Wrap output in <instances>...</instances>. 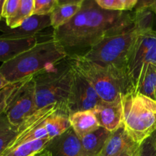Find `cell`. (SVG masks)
Listing matches in <instances>:
<instances>
[{
    "label": "cell",
    "instance_id": "83f0119b",
    "mask_svg": "<svg viewBox=\"0 0 156 156\" xmlns=\"http://www.w3.org/2000/svg\"><path fill=\"white\" fill-rule=\"evenodd\" d=\"M140 146L141 145H136L133 147L125 149L114 156H140Z\"/></svg>",
    "mask_w": 156,
    "mask_h": 156
},
{
    "label": "cell",
    "instance_id": "ac0fdd59",
    "mask_svg": "<svg viewBox=\"0 0 156 156\" xmlns=\"http://www.w3.org/2000/svg\"><path fill=\"white\" fill-rule=\"evenodd\" d=\"M50 139H41L19 145L8 149L2 156H33L46 149Z\"/></svg>",
    "mask_w": 156,
    "mask_h": 156
},
{
    "label": "cell",
    "instance_id": "7c38bea8",
    "mask_svg": "<svg viewBox=\"0 0 156 156\" xmlns=\"http://www.w3.org/2000/svg\"><path fill=\"white\" fill-rule=\"evenodd\" d=\"M101 127L114 132L123 125V108L121 98L114 102L102 101L94 109Z\"/></svg>",
    "mask_w": 156,
    "mask_h": 156
},
{
    "label": "cell",
    "instance_id": "6da1fadb",
    "mask_svg": "<svg viewBox=\"0 0 156 156\" xmlns=\"http://www.w3.org/2000/svg\"><path fill=\"white\" fill-rule=\"evenodd\" d=\"M123 13L124 11L103 9L95 0H85L80 10L68 23L53 29V38L69 56H83L107 36Z\"/></svg>",
    "mask_w": 156,
    "mask_h": 156
},
{
    "label": "cell",
    "instance_id": "d4e9b609",
    "mask_svg": "<svg viewBox=\"0 0 156 156\" xmlns=\"http://www.w3.org/2000/svg\"><path fill=\"white\" fill-rule=\"evenodd\" d=\"M21 0H5L2 9V18L9 19L12 18L19 7Z\"/></svg>",
    "mask_w": 156,
    "mask_h": 156
},
{
    "label": "cell",
    "instance_id": "7402d4cb",
    "mask_svg": "<svg viewBox=\"0 0 156 156\" xmlns=\"http://www.w3.org/2000/svg\"><path fill=\"white\" fill-rule=\"evenodd\" d=\"M27 79H24V80L19 81V82L9 84V85H6L5 88H3L2 89L0 90V115L2 114L3 113H5V111L6 107H7L8 105V101H9L11 95L13 94V92L17 89V88H18L21 86V84H22Z\"/></svg>",
    "mask_w": 156,
    "mask_h": 156
},
{
    "label": "cell",
    "instance_id": "5b68a950",
    "mask_svg": "<svg viewBox=\"0 0 156 156\" xmlns=\"http://www.w3.org/2000/svg\"><path fill=\"white\" fill-rule=\"evenodd\" d=\"M69 57L76 69L89 82L103 101H117L122 94L133 91L130 79L126 72L113 66L93 62L82 56Z\"/></svg>",
    "mask_w": 156,
    "mask_h": 156
},
{
    "label": "cell",
    "instance_id": "52a82bcc",
    "mask_svg": "<svg viewBox=\"0 0 156 156\" xmlns=\"http://www.w3.org/2000/svg\"><path fill=\"white\" fill-rule=\"evenodd\" d=\"M36 111L35 87L32 76L11 95L5 114L12 124L19 126Z\"/></svg>",
    "mask_w": 156,
    "mask_h": 156
},
{
    "label": "cell",
    "instance_id": "9c48e42d",
    "mask_svg": "<svg viewBox=\"0 0 156 156\" xmlns=\"http://www.w3.org/2000/svg\"><path fill=\"white\" fill-rule=\"evenodd\" d=\"M156 47V30H149L139 34L131 48L127 59V72L134 91L146 55Z\"/></svg>",
    "mask_w": 156,
    "mask_h": 156
},
{
    "label": "cell",
    "instance_id": "8fae6325",
    "mask_svg": "<svg viewBox=\"0 0 156 156\" xmlns=\"http://www.w3.org/2000/svg\"><path fill=\"white\" fill-rule=\"evenodd\" d=\"M46 149L51 156H82L81 139L72 126L61 135L51 139Z\"/></svg>",
    "mask_w": 156,
    "mask_h": 156
},
{
    "label": "cell",
    "instance_id": "44dd1931",
    "mask_svg": "<svg viewBox=\"0 0 156 156\" xmlns=\"http://www.w3.org/2000/svg\"><path fill=\"white\" fill-rule=\"evenodd\" d=\"M34 0H21L19 7L12 18L5 20L8 27L14 28L19 26L23 21L33 15Z\"/></svg>",
    "mask_w": 156,
    "mask_h": 156
},
{
    "label": "cell",
    "instance_id": "4316f807",
    "mask_svg": "<svg viewBox=\"0 0 156 156\" xmlns=\"http://www.w3.org/2000/svg\"><path fill=\"white\" fill-rule=\"evenodd\" d=\"M148 9L156 15V0H138L135 10Z\"/></svg>",
    "mask_w": 156,
    "mask_h": 156
},
{
    "label": "cell",
    "instance_id": "9a60e30c",
    "mask_svg": "<svg viewBox=\"0 0 156 156\" xmlns=\"http://www.w3.org/2000/svg\"><path fill=\"white\" fill-rule=\"evenodd\" d=\"M69 118L71 126L80 139L100 128L94 110L77 111L70 114Z\"/></svg>",
    "mask_w": 156,
    "mask_h": 156
},
{
    "label": "cell",
    "instance_id": "1f68e13d",
    "mask_svg": "<svg viewBox=\"0 0 156 156\" xmlns=\"http://www.w3.org/2000/svg\"><path fill=\"white\" fill-rule=\"evenodd\" d=\"M33 156H51V154H50V152L47 149H44V150L41 151V152H38L36 155Z\"/></svg>",
    "mask_w": 156,
    "mask_h": 156
},
{
    "label": "cell",
    "instance_id": "4dcf8cb0",
    "mask_svg": "<svg viewBox=\"0 0 156 156\" xmlns=\"http://www.w3.org/2000/svg\"><path fill=\"white\" fill-rule=\"evenodd\" d=\"M9 84V82L6 81V79H5L4 76H2V74L1 73H0V90L2 89L3 88H5V87L6 86V85H8Z\"/></svg>",
    "mask_w": 156,
    "mask_h": 156
},
{
    "label": "cell",
    "instance_id": "cb8c5ba5",
    "mask_svg": "<svg viewBox=\"0 0 156 156\" xmlns=\"http://www.w3.org/2000/svg\"><path fill=\"white\" fill-rule=\"evenodd\" d=\"M140 156H156V130L141 144Z\"/></svg>",
    "mask_w": 156,
    "mask_h": 156
},
{
    "label": "cell",
    "instance_id": "2e32d148",
    "mask_svg": "<svg viewBox=\"0 0 156 156\" xmlns=\"http://www.w3.org/2000/svg\"><path fill=\"white\" fill-rule=\"evenodd\" d=\"M111 132L103 127L81 138L82 156H98L101 152Z\"/></svg>",
    "mask_w": 156,
    "mask_h": 156
},
{
    "label": "cell",
    "instance_id": "5bb4252c",
    "mask_svg": "<svg viewBox=\"0 0 156 156\" xmlns=\"http://www.w3.org/2000/svg\"><path fill=\"white\" fill-rule=\"evenodd\" d=\"M140 145L135 143L127 134L123 124L117 130L111 132L101 152L98 156H114L122 151Z\"/></svg>",
    "mask_w": 156,
    "mask_h": 156
},
{
    "label": "cell",
    "instance_id": "3957f363",
    "mask_svg": "<svg viewBox=\"0 0 156 156\" xmlns=\"http://www.w3.org/2000/svg\"><path fill=\"white\" fill-rule=\"evenodd\" d=\"M67 56L63 47L53 36L38 41L30 49L3 62L0 73L9 83H14L34 76Z\"/></svg>",
    "mask_w": 156,
    "mask_h": 156
},
{
    "label": "cell",
    "instance_id": "d6a6232c",
    "mask_svg": "<svg viewBox=\"0 0 156 156\" xmlns=\"http://www.w3.org/2000/svg\"><path fill=\"white\" fill-rule=\"evenodd\" d=\"M5 0H0V21L2 18V9L3 6H4Z\"/></svg>",
    "mask_w": 156,
    "mask_h": 156
},
{
    "label": "cell",
    "instance_id": "30bf717a",
    "mask_svg": "<svg viewBox=\"0 0 156 156\" xmlns=\"http://www.w3.org/2000/svg\"><path fill=\"white\" fill-rule=\"evenodd\" d=\"M50 27H51L50 15H32L14 28L8 27L6 24H1L0 31L3 33L1 35L9 37H33L39 36L42 30Z\"/></svg>",
    "mask_w": 156,
    "mask_h": 156
},
{
    "label": "cell",
    "instance_id": "f546056e",
    "mask_svg": "<svg viewBox=\"0 0 156 156\" xmlns=\"http://www.w3.org/2000/svg\"><path fill=\"white\" fill-rule=\"evenodd\" d=\"M85 0H57L58 5H82Z\"/></svg>",
    "mask_w": 156,
    "mask_h": 156
},
{
    "label": "cell",
    "instance_id": "277c9868",
    "mask_svg": "<svg viewBox=\"0 0 156 156\" xmlns=\"http://www.w3.org/2000/svg\"><path fill=\"white\" fill-rule=\"evenodd\" d=\"M73 64L69 56L33 76L37 110L55 105L59 113L69 117L68 100L73 79Z\"/></svg>",
    "mask_w": 156,
    "mask_h": 156
},
{
    "label": "cell",
    "instance_id": "484cf974",
    "mask_svg": "<svg viewBox=\"0 0 156 156\" xmlns=\"http://www.w3.org/2000/svg\"><path fill=\"white\" fill-rule=\"evenodd\" d=\"M97 4L105 10L123 11L120 0H95Z\"/></svg>",
    "mask_w": 156,
    "mask_h": 156
},
{
    "label": "cell",
    "instance_id": "7a4b0ae2",
    "mask_svg": "<svg viewBox=\"0 0 156 156\" xmlns=\"http://www.w3.org/2000/svg\"><path fill=\"white\" fill-rule=\"evenodd\" d=\"M149 30L153 29L137 18L134 12L124 11L121 19L107 36L82 56L101 65L113 66L128 74L127 59L131 48L139 34Z\"/></svg>",
    "mask_w": 156,
    "mask_h": 156
},
{
    "label": "cell",
    "instance_id": "d6986e66",
    "mask_svg": "<svg viewBox=\"0 0 156 156\" xmlns=\"http://www.w3.org/2000/svg\"><path fill=\"white\" fill-rule=\"evenodd\" d=\"M81 6L82 5H62L56 6L50 14L51 27L53 30L68 23L80 10Z\"/></svg>",
    "mask_w": 156,
    "mask_h": 156
},
{
    "label": "cell",
    "instance_id": "ba28073f",
    "mask_svg": "<svg viewBox=\"0 0 156 156\" xmlns=\"http://www.w3.org/2000/svg\"><path fill=\"white\" fill-rule=\"evenodd\" d=\"M72 64L73 69V79L68 100L69 114L81 111L94 110L103 101L99 98L89 82L76 69L73 62Z\"/></svg>",
    "mask_w": 156,
    "mask_h": 156
},
{
    "label": "cell",
    "instance_id": "836d02e7",
    "mask_svg": "<svg viewBox=\"0 0 156 156\" xmlns=\"http://www.w3.org/2000/svg\"><path fill=\"white\" fill-rule=\"evenodd\" d=\"M155 97H156V91H155Z\"/></svg>",
    "mask_w": 156,
    "mask_h": 156
},
{
    "label": "cell",
    "instance_id": "e0dca14e",
    "mask_svg": "<svg viewBox=\"0 0 156 156\" xmlns=\"http://www.w3.org/2000/svg\"><path fill=\"white\" fill-rule=\"evenodd\" d=\"M18 135V126L12 124L5 113L0 115V156L12 146Z\"/></svg>",
    "mask_w": 156,
    "mask_h": 156
},
{
    "label": "cell",
    "instance_id": "4fadbf2b",
    "mask_svg": "<svg viewBox=\"0 0 156 156\" xmlns=\"http://www.w3.org/2000/svg\"><path fill=\"white\" fill-rule=\"evenodd\" d=\"M40 37L15 38L0 35V62H7L30 49L40 41Z\"/></svg>",
    "mask_w": 156,
    "mask_h": 156
},
{
    "label": "cell",
    "instance_id": "f1b7e54d",
    "mask_svg": "<svg viewBox=\"0 0 156 156\" xmlns=\"http://www.w3.org/2000/svg\"><path fill=\"white\" fill-rule=\"evenodd\" d=\"M123 7V11L126 12H131L133 9H135L138 0H120Z\"/></svg>",
    "mask_w": 156,
    "mask_h": 156
},
{
    "label": "cell",
    "instance_id": "8992f818",
    "mask_svg": "<svg viewBox=\"0 0 156 156\" xmlns=\"http://www.w3.org/2000/svg\"><path fill=\"white\" fill-rule=\"evenodd\" d=\"M120 98L125 130L141 145L156 130V101L133 91L122 94Z\"/></svg>",
    "mask_w": 156,
    "mask_h": 156
},
{
    "label": "cell",
    "instance_id": "ffe728a7",
    "mask_svg": "<svg viewBox=\"0 0 156 156\" xmlns=\"http://www.w3.org/2000/svg\"><path fill=\"white\" fill-rule=\"evenodd\" d=\"M69 117L55 112L46 120L44 126L46 128L49 139L61 135L71 127Z\"/></svg>",
    "mask_w": 156,
    "mask_h": 156
},
{
    "label": "cell",
    "instance_id": "603a6c76",
    "mask_svg": "<svg viewBox=\"0 0 156 156\" xmlns=\"http://www.w3.org/2000/svg\"><path fill=\"white\" fill-rule=\"evenodd\" d=\"M57 5V0H34L33 15H50Z\"/></svg>",
    "mask_w": 156,
    "mask_h": 156
}]
</instances>
